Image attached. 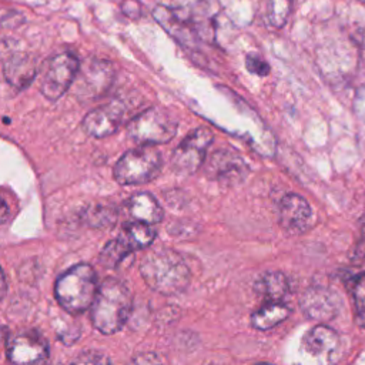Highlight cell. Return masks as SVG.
Here are the masks:
<instances>
[{
  "label": "cell",
  "mask_w": 365,
  "mask_h": 365,
  "mask_svg": "<svg viewBox=\"0 0 365 365\" xmlns=\"http://www.w3.org/2000/svg\"><path fill=\"white\" fill-rule=\"evenodd\" d=\"M364 258H365V214L359 220V235L354 247V259L361 261Z\"/></svg>",
  "instance_id": "cell-27"
},
{
  "label": "cell",
  "mask_w": 365,
  "mask_h": 365,
  "mask_svg": "<svg viewBox=\"0 0 365 365\" xmlns=\"http://www.w3.org/2000/svg\"><path fill=\"white\" fill-rule=\"evenodd\" d=\"M131 248L124 242V240L118 235L117 238L108 241L103 250L100 251L98 255V261L104 268H117L130 254H131Z\"/></svg>",
  "instance_id": "cell-20"
},
{
  "label": "cell",
  "mask_w": 365,
  "mask_h": 365,
  "mask_svg": "<svg viewBox=\"0 0 365 365\" xmlns=\"http://www.w3.org/2000/svg\"><path fill=\"white\" fill-rule=\"evenodd\" d=\"M299 305L307 317L318 321H328L336 315L341 307V298L338 292L329 287L312 285L304 292Z\"/></svg>",
  "instance_id": "cell-12"
},
{
  "label": "cell",
  "mask_w": 365,
  "mask_h": 365,
  "mask_svg": "<svg viewBox=\"0 0 365 365\" xmlns=\"http://www.w3.org/2000/svg\"><path fill=\"white\" fill-rule=\"evenodd\" d=\"M214 140L212 131L205 127L195 128L173 151L171 167L182 175L194 174L205 161L208 147Z\"/></svg>",
  "instance_id": "cell-9"
},
{
  "label": "cell",
  "mask_w": 365,
  "mask_h": 365,
  "mask_svg": "<svg viewBox=\"0 0 365 365\" xmlns=\"http://www.w3.org/2000/svg\"><path fill=\"white\" fill-rule=\"evenodd\" d=\"M81 220L84 224L93 228H108L117 221V211L108 205H90L81 214Z\"/></svg>",
  "instance_id": "cell-21"
},
{
  "label": "cell",
  "mask_w": 365,
  "mask_h": 365,
  "mask_svg": "<svg viewBox=\"0 0 365 365\" xmlns=\"http://www.w3.org/2000/svg\"><path fill=\"white\" fill-rule=\"evenodd\" d=\"M6 355L10 365H46L50 348L38 331L26 329L7 339Z\"/></svg>",
  "instance_id": "cell-10"
},
{
  "label": "cell",
  "mask_w": 365,
  "mask_h": 365,
  "mask_svg": "<svg viewBox=\"0 0 365 365\" xmlns=\"http://www.w3.org/2000/svg\"><path fill=\"white\" fill-rule=\"evenodd\" d=\"M205 173L208 178L218 182L237 184L245 178L248 167L242 157L234 150L218 148L211 153L210 158L207 160Z\"/></svg>",
  "instance_id": "cell-11"
},
{
  "label": "cell",
  "mask_w": 365,
  "mask_h": 365,
  "mask_svg": "<svg viewBox=\"0 0 365 365\" xmlns=\"http://www.w3.org/2000/svg\"><path fill=\"white\" fill-rule=\"evenodd\" d=\"M292 10V0H267V17L272 27L281 29Z\"/></svg>",
  "instance_id": "cell-22"
},
{
  "label": "cell",
  "mask_w": 365,
  "mask_h": 365,
  "mask_svg": "<svg viewBox=\"0 0 365 365\" xmlns=\"http://www.w3.org/2000/svg\"><path fill=\"white\" fill-rule=\"evenodd\" d=\"M10 217V210L7 207V204L0 198V224L6 222Z\"/></svg>",
  "instance_id": "cell-29"
},
{
  "label": "cell",
  "mask_w": 365,
  "mask_h": 365,
  "mask_svg": "<svg viewBox=\"0 0 365 365\" xmlns=\"http://www.w3.org/2000/svg\"><path fill=\"white\" fill-rule=\"evenodd\" d=\"M131 307L133 295L125 282L108 277L98 285L96 298L91 304L90 321L101 334H115L127 322Z\"/></svg>",
  "instance_id": "cell-1"
},
{
  "label": "cell",
  "mask_w": 365,
  "mask_h": 365,
  "mask_svg": "<svg viewBox=\"0 0 365 365\" xmlns=\"http://www.w3.org/2000/svg\"><path fill=\"white\" fill-rule=\"evenodd\" d=\"M178 128L177 120L164 108L151 107L130 120L127 133L141 145L163 144L170 141Z\"/></svg>",
  "instance_id": "cell-4"
},
{
  "label": "cell",
  "mask_w": 365,
  "mask_h": 365,
  "mask_svg": "<svg viewBox=\"0 0 365 365\" xmlns=\"http://www.w3.org/2000/svg\"><path fill=\"white\" fill-rule=\"evenodd\" d=\"M97 289L96 269L87 262H80L70 267L57 278L54 295L63 309L76 315L91 307Z\"/></svg>",
  "instance_id": "cell-3"
},
{
  "label": "cell",
  "mask_w": 365,
  "mask_h": 365,
  "mask_svg": "<svg viewBox=\"0 0 365 365\" xmlns=\"http://www.w3.org/2000/svg\"><path fill=\"white\" fill-rule=\"evenodd\" d=\"M127 365H163L160 356L154 352H143L133 356Z\"/></svg>",
  "instance_id": "cell-26"
},
{
  "label": "cell",
  "mask_w": 365,
  "mask_h": 365,
  "mask_svg": "<svg viewBox=\"0 0 365 365\" xmlns=\"http://www.w3.org/2000/svg\"><path fill=\"white\" fill-rule=\"evenodd\" d=\"M7 294V281H6V275L0 267V301L6 297Z\"/></svg>",
  "instance_id": "cell-30"
},
{
  "label": "cell",
  "mask_w": 365,
  "mask_h": 365,
  "mask_svg": "<svg viewBox=\"0 0 365 365\" xmlns=\"http://www.w3.org/2000/svg\"><path fill=\"white\" fill-rule=\"evenodd\" d=\"M258 365H271V364H258Z\"/></svg>",
  "instance_id": "cell-32"
},
{
  "label": "cell",
  "mask_w": 365,
  "mask_h": 365,
  "mask_svg": "<svg viewBox=\"0 0 365 365\" xmlns=\"http://www.w3.org/2000/svg\"><path fill=\"white\" fill-rule=\"evenodd\" d=\"M121 9L123 13L130 19H138L141 16V6L137 0H124Z\"/></svg>",
  "instance_id": "cell-28"
},
{
  "label": "cell",
  "mask_w": 365,
  "mask_h": 365,
  "mask_svg": "<svg viewBox=\"0 0 365 365\" xmlns=\"http://www.w3.org/2000/svg\"><path fill=\"white\" fill-rule=\"evenodd\" d=\"M161 155L150 145L124 153L114 165L113 175L123 185L145 184L154 180L161 170Z\"/></svg>",
  "instance_id": "cell-5"
},
{
  "label": "cell",
  "mask_w": 365,
  "mask_h": 365,
  "mask_svg": "<svg viewBox=\"0 0 365 365\" xmlns=\"http://www.w3.org/2000/svg\"><path fill=\"white\" fill-rule=\"evenodd\" d=\"M254 291L268 302H279L288 292L287 277L279 271L264 272L255 279Z\"/></svg>",
  "instance_id": "cell-17"
},
{
  "label": "cell",
  "mask_w": 365,
  "mask_h": 365,
  "mask_svg": "<svg viewBox=\"0 0 365 365\" xmlns=\"http://www.w3.org/2000/svg\"><path fill=\"white\" fill-rule=\"evenodd\" d=\"M78 66V58L70 51L54 54L44 67L40 83L41 94L48 100H58L73 84Z\"/></svg>",
  "instance_id": "cell-8"
},
{
  "label": "cell",
  "mask_w": 365,
  "mask_h": 365,
  "mask_svg": "<svg viewBox=\"0 0 365 365\" xmlns=\"http://www.w3.org/2000/svg\"><path fill=\"white\" fill-rule=\"evenodd\" d=\"M278 222L288 234H301L312 222V211L305 198L298 194H287L278 205Z\"/></svg>",
  "instance_id": "cell-13"
},
{
  "label": "cell",
  "mask_w": 365,
  "mask_h": 365,
  "mask_svg": "<svg viewBox=\"0 0 365 365\" xmlns=\"http://www.w3.org/2000/svg\"><path fill=\"white\" fill-rule=\"evenodd\" d=\"M140 272L145 284L163 295L182 292L191 279V272L184 258L167 248L150 251L140 264Z\"/></svg>",
  "instance_id": "cell-2"
},
{
  "label": "cell",
  "mask_w": 365,
  "mask_h": 365,
  "mask_svg": "<svg viewBox=\"0 0 365 365\" xmlns=\"http://www.w3.org/2000/svg\"><path fill=\"white\" fill-rule=\"evenodd\" d=\"M339 349L338 334L324 324L315 325L301 339L297 365H335Z\"/></svg>",
  "instance_id": "cell-6"
},
{
  "label": "cell",
  "mask_w": 365,
  "mask_h": 365,
  "mask_svg": "<svg viewBox=\"0 0 365 365\" xmlns=\"http://www.w3.org/2000/svg\"><path fill=\"white\" fill-rule=\"evenodd\" d=\"M70 365H113V364L107 355L96 351H88L77 356Z\"/></svg>",
  "instance_id": "cell-24"
},
{
  "label": "cell",
  "mask_w": 365,
  "mask_h": 365,
  "mask_svg": "<svg viewBox=\"0 0 365 365\" xmlns=\"http://www.w3.org/2000/svg\"><path fill=\"white\" fill-rule=\"evenodd\" d=\"M289 315V308L282 302H267L251 315V325L258 331L277 327Z\"/></svg>",
  "instance_id": "cell-18"
},
{
  "label": "cell",
  "mask_w": 365,
  "mask_h": 365,
  "mask_svg": "<svg viewBox=\"0 0 365 365\" xmlns=\"http://www.w3.org/2000/svg\"><path fill=\"white\" fill-rule=\"evenodd\" d=\"M124 118V106L118 101H111L98 108L91 110L83 118V128L87 134L103 138L113 134Z\"/></svg>",
  "instance_id": "cell-14"
},
{
  "label": "cell",
  "mask_w": 365,
  "mask_h": 365,
  "mask_svg": "<svg viewBox=\"0 0 365 365\" xmlns=\"http://www.w3.org/2000/svg\"><path fill=\"white\" fill-rule=\"evenodd\" d=\"M245 67L250 73L261 76V77H264L269 73L268 63L264 58H261L258 54H248L245 57Z\"/></svg>",
  "instance_id": "cell-25"
},
{
  "label": "cell",
  "mask_w": 365,
  "mask_h": 365,
  "mask_svg": "<svg viewBox=\"0 0 365 365\" xmlns=\"http://www.w3.org/2000/svg\"><path fill=\"white\" fill-rule=\"evenodd\" d=\"M114 81V68L108 61L98 58H87L80 63L74 86V94L78 100L96 101L101 98Z\"/></svg>",
  "instance_id": "cell-7"
},
{
  "label": "cell",
  "mask_w": 365,
  "mask_h": 365,
  "mask_svg": "<svg viewBox=\"0 0 365 365\" xmlns=\"http://www.w3.org/2000/svg\"><path fill=\"white\" fill-rule=\"evenodd\" d=\"M120 237L131 248V251L143 250L154 241L155 230L148 224L133 221L124 225Z\"/></svg>",
  "instance_id": "cell-19"
},
{
  "label": "cell",
  "mask_w": 365,
  "mask_h": 365,
  "mask_svg": "<svg viewBox=\"0 0 365 365\" xmlns=\"http://www.w3.org/2000/svg\"><path fill=\"white\" fill-rule=\"evenodd\" d=\"M7 336H9V329H7L6 327L0 325V341H3V339H7Z\"/></svg>",
  "instance_id": "cell-31"
},
{
  "label": "cell",
  "mask_w": 365,
  "mask_h": 365,
  "mask_svg": "<svg viewBox=\"0 0 365 365\" xmlns=\"http://www.w3.org/2000/svg\"><path fill=\"white\" fill-rule=\"evenodd\" d=\"M127 210L134 221L148 225L157 224L163 220V208L148 192H138L133 195L127 202Z\"/></svg>",
  "instance_id": "cell-16"
},
{
  "label": "cell",
  "mask_w": 365,
  "mask_h": 365,
  "mask_svg": "<svg viewBox=\"0 0 365 365\" xmlns=\"http://www.w3.org/2000/svg\"><path fill=\"white\" fill-rule=\"evenodd\" d=\"M359 1H362V3H365V0H359Z\"/></svg>",
  "instance_id": "cell-33"
},
{
  "label": "cell",
  "mask_w": 365,
  "mask_h": 365,
  "mask_svg": "<svg viewBox=\"0 0 365 365\" xmlns=\"http://www.w3.org/2000/svg\"><path fill=\"white\" fill-rule=\"evenodd\" d=\"M355 319L361 328H365V272L361 274L352 288Z\"/></svg>",
  "instance_id": "cell-23"
},
{
  "label": "cell",
  "mask_w": 365,
  "mask_h": 365,
  "mask_svg": "<svg viewBox=\"0 0 365 365\" xmlns=\"http://www.w3.org/2000/svg\"><path fill=\"white\" fill-rule=\"evenodd\" d=\"M3 71L10 86L19 90L26 88L36 77V60L27 53H14L6 60Z\"/></svg>",
  "instance_id": "cell-15"
}]
</instances>
